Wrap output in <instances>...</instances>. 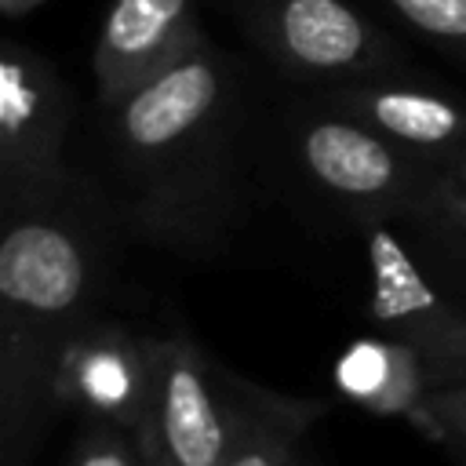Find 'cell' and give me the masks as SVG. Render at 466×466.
Returning a JSON list of instances; mask_svg holds the SVG:
<instances>
[{"label":"cell","instance_id":"11","mask_svg":"<svg viewBox=\"0 0 466 466\" xmlns=\"http://www.w3.org/2000/svg\"><path fill=\"white\" fill-rule=\"evenodd\" d=\"M335 386L368 415L400 419L426 433V404L437 382L411 346L390 335L350 342L335 360Z\"/></svg>","mask_w":466,"mask_h":466},{"label":"cell","instance_id":"3","mask_svg":"<svg viewBox=\"0 0 466 466\" xmlns=\"http://www.w3.org/2000/svg\"><path fill=\"white\" fill-rule=\"evenodd\" d=\"M73 91L33 47L0 51V208L18 211L69 189Z\"/></svg>","mask_w":466,"mask_h":466},{"label":"cell","instance_id":"13","mask_svg":"<svg viewBox=\"0 0 466 466\" xmlns=\"http://www.w3.org/2000/svg\"><path fill=\"white\" fill-rule=\"evenodd\" d=\"M408 25L466 58V0H386Z\"/></svg>","mask_w":466,"mask_h":466},{"label":"cell","instance_id":"15","mask_svg":"<svg viewBox=\"0 0 466 466\" xmlns=\"http://www.w3.org/2000/svg\"><path fill=\"white\" fill-rule=\"evenodd\" d=\"M426 437L451 448H466V382H448L430 393Z\"/></svg>","mask_w":466,"mask_h":466},{"label":"cell","instance_id":"17","mask_svg":"<svg viewBox=\"0 0 466 466\" xmlns=\"http://www.w3.org/2000/svg\"><path fill=\"white\" fill-rule=\"evenodd\" d=\"M40 4H47V0H0V11H4L7 18H22V15L36 11Z\"/></svg>","mask_w":466,"mask_h":466},{"label":"cell","instance_id":"2","mask_svg":"<svg viewBox=\"0 0 466 466\" xmlns=\"http://www.w3.org/2000/svg\"><path fill=\"white\" fill-rule=\"evenodd\" d=\"M106 233L73 197L4 211L0 240V466H25L51 404L62 346L95 317Z\"/></svg>","mask_w":466,"mask_h":466},{"label":"cell","instance_id":"6","mask_svg":"<svg viewBox=\"0 0 466 466\" xmlns=\"http://www.w3.org/2000/svg\"><path fill=\"white\" fill-rule=\"evenodd\" d=\"M255 44L288 73L364 80L393 66L390 40L350 0H237Z\"/></svg>","mask_w":466,"mask_h":466},{"label":"cell","instance_id":"9","mask_svg":"<svg viewBox=\"0 0 466 466\" xmlns=\"http://www.w3.org/2000/svg\"><path fill=\"white\" fill-rule=\"evenodd\" d=\"M204 47L208 36L193 15V0H113L91 55L102 109Z\"/></svg>","mask_w":466,"mask_h":466},{"label":"cell","instance_id":"4","mask_svg":"<svg viewBox=\"0 0 466 466\" xmlns=\"http://www.w3.org/2000/svg\"><path fill=\"white\" fill-rule=\"evenodd\" d=\"M233 422V371L186 331L153 335V393L138 437L149 466H222Z\"/></svg>","mask_w":466,"mask_h":466},{"label":"cell","instance_id":"14","mask_svg":"<svg viewBox=\"0 0 466 466\" xmlns=\"http://www.w3.org/2000/svg\"><path fill=\"white\" fill-rule=\"evenodd\" d=\"M69 466H149V459L127 430L106 422H80Z\"/></svg>","mask_w":466,"mask_h":466},{"label":"cell","instance_id":"5","mask_svg":"<svg viewBox=\"0 0 466 466\" xmlns=\"http://www.w3.org/2000/svg\"><path fill=\"white\" fill-rule=\"evenodd\" d=\"M295 153L324 193L360 211V222L393 211H430L437 167L350 113L309 116L295 135Z\"/></svg>","mask_w":466,"mask_h":466},{"label":"cell","instance_id":"8","mask_svg":"<svg viewBox=\"0 0 466 466\" xmlns=\"http://www.w3.org/2000/svg\"><path fill=\"white\" fill-rule=\"evenodd\" d=\"M153 393V335L95 313L58 353L51 379L55 411L80 422H106L142 437Z\"/></svg>","mask_w":466,"mask_h":466},{"label":"cell","instance_id":"16","mask_svg":"<svg viewBox=\"0 0 466 466\" xmlns=\"http://www.w3.org/2000/svg\"><path fill=\"white\" fill-rule=\"evenodd\" d=\"M430 211L441 215L466 240V160L437 171V182L430 193Z\"/></svg>","mask_w":466,"mask_h":466},{"label":"cell","instance_id":"10","mask_svg":"<svg viewBox=\"0 0 466 466\" xmlns=\"http://www.w3.org/2000/svg\"><path fill=\"white\" fill-rule=\"evenodd\" d=\"M331 98L342 106V113L357 116L426 164L441 160L448 167L466 160V106L441 87L364 76V84L346 80Z\"/></svg>","mask_w":466,"mask_h":466},{"label":"cell","instance_id":"7","mask_svg":"<svg viewBox=\"0 0 466 466\" xmlns=\"http://www.w3.org/2000/svg\"><path fill=\"white\" fill-rule=\"evenodd\" d=\"M364 248L368 317L379 335L411 346L437 386L466 382V309L448 302L426 280L386 218H364Z\"/></svg>","mask_w":466,"mask_h":466},{"label":"cell","instance_id":"1","mask_svg":"<svg viewBox=\"0 0 466 466\" xmlns=\"http://www.w3.org/2000/svg\"><path fill=\"white\" fill-rule=\"evenodd\" d=\"M120 215L138 237L204 251L233 211L237 76L208 44L106 109Z\"/></svg>","mask_w":466,"mask_h":466},{"label":"cell","instance_id":"12","mask_svg":"<svg viewBox=\"0 0 466 466\" xmlns=\"http://www.w3.org/2000/svg\"><path fill=\"white\" fill-rule=\"evenodd\" d=\"M233 397L237 422L222 466H299L306 430L317 422L324 404L313 397L262 390L240 375H233Z\"/></svg>","mask_w":466,"mask_h":466}]
</instances>
